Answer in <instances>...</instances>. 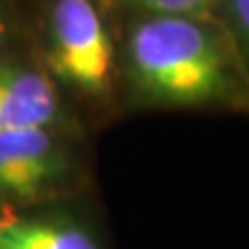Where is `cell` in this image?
<instances>
[{
	"instance_id": "obj_8",
	"label": "cell",
	"mask_w": 249,
	"mask_h": 249,
	"mask_svg": "<svg viewBox=\"0 0 249 249\" xmlns=\"http://www.w3.org/2000/svg\"><path fill=\"white\" fill-rule=\"evenodd\" d=\"M2 39H4V22H2V17H0V45H2Z\"/></svg>"
},
{
	"instance_id": "obj_2",
	"label": "cell",
	"mask_w": 249,
	"mask_h": 249,
	"mask_svg": "<svg viewBox=\"0 0 249 249\" xmlns=\"http://www.w3.org/2000/svg\"><path fill=\"white\" fill-rule=\"evenodd\" d=\"M50 61L71 87L100 94L113 71V46L90 0H55L50 15Z\"/></svg>"
},
{
	"instance_id": "obj_1",
	"label": "cell",
	"mask_w": 249,
	"mask_h": 249,
	"mask_svg": "<svg viewBox=\"0 0 249 249\" xmlns=\"http://www.w3.org/2000/svg\"><path fill=\"white\" fill-rule=\"evenodd\" d=\"M129 69L146 96L172 106L232 102L236 80L211 30L194 17L150 15L133 28Z\"/></svg>"
},
{
	"instance_id": "obj_6",
	"label": "cell",
	"mask_w": 249,
	"mask_h": 249,
	"mask_svg": "<svg viewBox=\"0 0 249 249\" xmlns=\"http://www.w3.org/2000/svg\"><path fill=\"white\" fill-rule=\"evenodd\" d=\"M137 8L150 15H176V17L199 18L220 2V0H129Z\"/></svg>"
},
{
	"instance_id": "obj_5",
	"label": "cell",
	"mask_w": 249,
	"mask_h": 249,
	"mask_svg": "<svg viewBox=\"0 0 249 249\" xmlns=\"http://www.w3.org/2000/svg\"><path fill=\"white\" fill-rule=\"evenodd\" d=\"M0 249H102L98 240L65 220L0 216Z\"/></svg>"
},
{
	"instance_id": "obj_7",
	"label": "cell",
	"mask_w": 249,
	"mask_h": 249,
	"mask_svg": "<svg viewBox=\"0 0 249 249\" xmlns=\"http://www.w3.org/2000/svg\"><path fill=\"white\" fill-rule=\"evenodd\" d=\"M231 2L236 24H238L244 37L248 39L249 43V0H231Z\"/></svg>"
},
{
	"instance_id": "obj_3",
	"label": "cell",
	"mask_w": 249,
	"mask_h": 249,
	"mask_svg": "<svg viewBox=\"0 0 249 249\" xmlns=\"http://www.w3.org/2000/svg\"><path fill=\"white\" fill-rule=\"evenodd\" d=\"M69 174V160L48 129L0 133V197L32 201L52 192Z\"/></svg>"
},
{
	"instance_id": "obj_4",
	"label": "cell",
	"mask_w": 249,
	"mask_h": 249,
	"mask_svg": "<svg viewBox=\"0 0 249 249\" xmlns=\"http://www.w3.org/2000/svg\"><path fill=\"white\" fill-rule=\"evenodd\" d=\"M59 111L57 90L45 74L0 63V133L48 129Z\"/></svg>"
}]
</instances>
